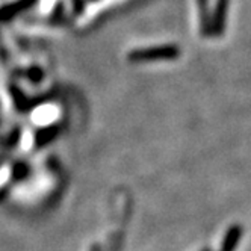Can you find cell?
Here are the masks:
<instances>
[{"mask_svg":"<svg viewBox=\"0 0 251 251\" xmlns=\"http://www.w3.org/2000/svg\"><path fill=\"white\" fill-rule=\"evenodd\" d=\"M182 50L176 44H162L151 47H141L129 51L130 62H151V61H174L180 58Z\"/></svg>","mask_w":251,"mask_h":251,"instance_id":"obj_1","label":"cell"},{"mask_svg":"<svg viewBox=\"0 0 251 251\" xmlns=\"http://www.w3.org/2000/svg\"><path fill=\"white\" fill-rule=\"evenodd\" d=\"M230 0H217L212 12V37H223L226 23H227V12H228Z\"/></svg>","mask_w":251,"mask_h":251,"instance_id":"obj_2","label":"cell"},{"mask_svg":"<svg viewBox=\"0 0 251 251\" xmlns=\"http://www.w3.org/2000/svg\"><path fill=\"white\" fill-rule=\"evenodd\" d=\"M61 130H62L61 123H50L44 126V127L38 129L33 135V147L37 150L47 147L50 142H53L59 136Z\"/></svg>","mask_w":251,"mask_h":251,"instance_id":"obj_3","label":"cell"},{"mask_svg":"<svg viewBox=\"0 0 251 251\" xmlns=\"http://www.w3.org/2000/svg\"><path fill=\"white\" fill-rule=\"evenodd\" d=\"M38 0H15L8 5H3L0 8V23H8L14 19H17L20 14L30 9Z\"/></svg>","mask_w":251,"mask_h":251,"instance_id":"obj_4","label":"cell"},{"mask_svg":"<svg viewBox=\"0 0 251 251\" xmlns=\"http://www.w3.org/2000/svg\"><path fill=\"white\" fill-rule=\"evenodd\" d=\"M199 6V22L201 37H212V15H210V0H197Z\"/></svg>","mask_w":251,"mask_h":251,"instance_id":"obj_5","label":"cell"},{"mask_svg":"<svg viewBox=\"0 0 251 251\" xmlns=\"http://www.w3.org/2000/svg\"><path fill=\"white\" fill-rule=\"evenodd\" d=\"M9 94H11V97H12L14 106H15L20 112L30 111V109H33V107L38 104V101H33L32 99H29L17 85H9Z\"/></svg>","mask_w":251,"mask_h":251,"instance_id":"obj_6","label":"cell"},{"mask_svg":"<svg viewBox=\"0 0 251 251\" xmlns=\"http://www.w3.org/2000/svg\"><path fill=\"white\" fill-rule=\"evenodd\" d=\"M242 227L239 224H233L227 228L226 235H224V239H223V245H221V250L220 251H236L238 245H239V241L242 238Z\"/></svg>","mask_w":251,"mask_h":251,"instance_id":"obj_7","label":"cell"},{"mask_svg":"<svg viewBox=\"0 0 251 251\" xmlns=\"http://www.w3.org/2000/svg\"><path fill=\"white\" fill-rule=\"evenodd\" d=\"M29 173H30L29 164H26L25 160H17V162L12 164V167H11V180L23 182L29 177Z\"/></svg>","mask_w":251,"mask_h":251,"instance_id":"obj_8","label":"cell"},{"mask_svg":"<svg viewBox=\"0 0 251 251\" xmlns=\"http://www.w3.org/2000/svg\"><path fill=\"white\" fill-rule=\"evenodd\" d=\"M26 76H27V79H29L32 83L38 85V83H41L43 79H44V71H43V68H40V67H37V65H33V67H29V68H27Z\"/></svg>","mask_w":251,"mask_h":251,"instance_id":"obj_9","label":"cell"},{"mask_svg":"<svg viewBox=\"0 0 251 251\" xmlns=\"http://www.w3.org/2000/svg\"><path fill=\"white\" fill-rule=\"evenodd\" d=\"M20 138H22V127H14L12 130H11V133L8 135V138H6V141H5V146L8 147V149H12V147H15L17 144L20 142Z\"/></svg>","mask_w":251,"mask_h":251,"instance_id":"obj_10","label":"cell"},{"mask_svg":"<svg viewBox=\"0 0 251 251\" xmlns=\"http://www.w3.org/2000/svg\"><path fill=\"white\" fill-rule=\"evenodd\" d=\"M89 251H101V247L99 244H93L91 248H89Z\"/></svg>","mask_w":251,"mask_h":251,"instance_id":"obj_11","label":"cell"},{"mask_svg":"<svg viewBox=\"0 0 251 251\" xmlns=\"http://www.w3.org/2000/svg\"><path fill=\"white\" fill-rule=\"evenodd\" d=\"M201 251H212V250H210V248H207V247H206V248H203V250H201Z\"/></svg>","mask_w":251,"mask_h":251,"instance_id":"obj_12","label":"cell"},{"mask_svg":"<svg viewBox=\"0 0 251 251\" xmlns=\"http://www.w3.org/2000/svg\"><path fill=\"white\" fill-rule=\"evenodd\" d=\"M89 2H97V0H89Z\"/></svg>","mask_w":251,"mask_h":251,"instance_id":"obj_13","label":"cell"}]
</instances>
